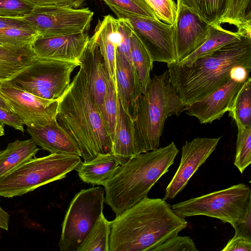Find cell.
<instances>
[{"mask_svg":"<svg viewBox=\"0 0 251 251\" xmlns=\"http://www.w3.org/2000/svg\"><path fill=\"white\" fill-rule=\"evenodd\" d=\"M187 224L165 200L147 197L111 222L109 251H153Z\"/></svg>","mask_w":251,"mask_h":251,"instance_id":"cell-1","label":"cell"},{"mask_svg":"<svg viewBox=\"0 0 251 251\" xmlns=\"http://www.w3.org/2000/svg\"><path fill=\"white\" fill-rule=\"evenodd\" d=\"M169 79L185 106L209 95L231 79L237 67L251 70V37L226 45L189 65L167 64Z\"/></svg>","mask_w":251,"mask_h":251,"instance_id":"cell-2","label":"cell"},{"mask_svg":"<svg viewBox=\"0 0 251 251\" xmlns=\"http://www.w3.org/2000/svg\"><path fill=\"white\" fill-rule=\"evenodd\" d=\"M56 119L77 144L84 161L112 153V140L80 67L59 99Z\"/></svg>","mask_w":251,"mask_h":251,"instance_id":"cell-3","label":"cell"},{"mask_svg":"<svg viewBox=\"0 0 251 251\" xmlns=\"http://www.w3.org/2000/svg\"><path fill=\"white\" fill-rule=\"evenodd\" d=\"M179 150L168 145L138 154L121 165L103 185L105 202L115 213H123L144 198L174 164Z\"/></svg>","mask_w":251,"mask_h":251,"instance_id":"cell-4","label":"cell"},{"mask_svg":"<svg viewBox=\"0 0 251 251\" xmlns=\"http://www.w3.org/2000/svg\"><path fill=\"white\" fill-rule=\"evenodd\" d=\"M131 107L138 154L157 149L167 118L185 111L167 70L151 79L144 93Z\"/></svg>","mask_w":251,"mask_h":251,"instance_id":"cell-5","label":"cell"},{"mask_svg":"<svg viewBox=\"0 0 251 251\" xmlns=\"http://www.w3.org/2000/svg\"><path fill=\"white\" fill-rule=\"evenodd\" d=\"M81 162L80 156L63 153L32 158L0 178V196H21L61 179Z\"/></svg>","mask_w":251,"mask_h":251,"instance_id":"cell-6","label":"cell"},{"mask_svg":"<svg viewBox=\"0 0 251 251\" xmlns=\"http://www.w3.org/2000/svg\"><path fill=\"white\" fill-rule=\"evenodd\" d=\"M251 190L243 183L213 192L172 206L178 216L203 215L220 220L232 226L242 221L251 207Z\"/></svg>","mask_w":251,"mask_h":251,"instance_id":"cell-7","label":"cell"},{"mask_svg":"<svg viewBox=\"0 0 251 251\" xmlns=\"http://www.w3.org/2000/svg\"><path fill=\"white\" fill-rule=\"evenodd\" d=\"M104 189H82L71 201L62 225L58 246L61 251H77L103 213Z\"/></svg>","mask_w":251,"mask_h":251,"instance_id":"cell-8","label":"cell"},{"mask_svg":"<svg viewBox=\"0 0 251 251\" xmlns=\"http://www.w3.org/2000/svg\"><path fill=\"white\" fill-rule=\"evenodd\" d=\"M77 62L36 59L9 80L22 90L48 100L59 99L71 83Z\"/></svg>","mask_w":251,"mask_h":251,"instance_id":"cell-9","label":"cell"},{"mask_svg":"<svg viewBox=\"0 0 251 251\" xmlns=\"http://www.w3.org/2000/svg\"><path fill=\"white\" fill-rule=\"evenodd\" d=\"M93 14L88 7L34 6L24 19L37 32L38 37H48L87 32Z\"/></svg>","mask_w":251,"mask_h":251,"instance_id":"cell-10","label":"cell"},{"mask_svg":"<svg viewBox=\"0 0 251 251\" xmlns=\"http://www.w3.org/2000/svg\"><path fill=\"white\" fill-rule=\"evenodd\" d=\"M0 94L26 127H43L56 118L59 99L50 100L38 97L9 80L1 83Z\"/></svg>","mask_w":251,"mask_h":251,"instance_id":"cell-11","label":"cell"},{"mask_svg":"<svg viewBox=\"0 0 251 251\" xmlns=\"http://www.w3.org/2000/svg\"><path fill=\"white\" fill-rule=\"evenodd\" d=\"M134 31L145 46L153 62L167 64L177 62L174 42V24L158 19L127 16Z\"/></svg>","mask_w":251,"mask_h":251,"instance_id":"cell-12","label":"cell"},{"mask_svg":"<svg viewBox=\"0 0 251 251\" xmlns=\"http://www.w3.org/2000/svg\"><path fill=\"white\" fill-rule=\"evenodd\" d=\"M221 138L198 137L185 141L179 165L165 189L163 200L174 198L185 188L191 177L215 150Z\"/></svg>","mask_w":251,"mask_h":251,"instance_id":"cell-13","label":"cell"},{"mask_svg":"<svg viewBox=\"0 0 251 251\" xmlns=\"http://www.w3.org/2000/svg\"><path fill=\"white\" fill-rule=\"evenodd\" d=\"M225 85L206 97L185 106L186 113L196 117L201 124H210L231 109L235 99L249 77L234 74ZM250 77V76H249Z\"/></svg>","mask_w":251,"mask_h":251,"instance_id":"cell-14","label":"cell"},{"mask_svg":"<svg viewBox=\"0 0 251 251\" xmlns=\"http://www.w3.org/2000/svg\"><path fill=\"white\" fill-rule=\"evenodd\" d=\"M174 25V42L177 62L185 58L203 43L213 26L182 5L177 6Z\"/></svg>","mask_w":251,"mask_h":251,"instance_id":"cell-15","label":"cell"},{"mask_svg":"<svg viewBox=\"0 0 251 251\" xmlns=\"http://www.w3.org/2000/svg\"><path fill=\"white\" fill-rule=\"evenodd\" d=\"M89 39L87 32L53 37H37L30 47L38 59L80 63Z\"/></svg>","mask_w":251,"mask_h":251,"instance_id":"cell-16","label":"cell"},{"mask_svg":"<svg viewBox=\"0 0 251 251\" xmlns=\"http://www.w3.org/2000/svg\"><path fill=\"white\" fill-rule=\"evenodd\" d=\"M79 62V66L85 73L91 93L100 111L109 75L97 43L93 37L90 38Z\"/></svg>","mask_w":251,"mask_h":251,"instance_id":"cell-17","label":"cell"},{"mask_svg":"<svg viewBox=\"0 0 251 251\" xmlns=\"http://www.w3.org/2000/svg\"><path fill=\"white\" fill-rule=\"evenodd\" d=\"M26 132L37 146L50 153L81 156L80 150L76 142L59 124L56 118L43 127H27Z\"/></svg>","mask_w":251,"mask_h":251,"instance_id":"cell-18","label":"cell"},{"mask_svg":"<svg viewBox=\"0 0 251 251\" xmlns=\"http://www.w3.org/2000/svg\"><path fill=\"white\" fill-rule=\"evenodd\" d=\"M118 34V19L108 15L98 21L92 37L98 45L106 71L116 89V49ZM117 91V89H116Z\"/></svg>","mask_w":251,"mask_h":251,"instance_id":"cell-19","label":"cell"},{"mask_svg":"<svg viewBox=\"0 0 251 251\" xmlns=\"http://www.w3.org/2000/svg\"><path fill=\"white\" fill-rule=\"evenodd\" d=\"M118 114L112 153L122 165L137 155L135 147L133 118L117 97Z\"/></svg>","mask_w":251,"mask_h":251,"instance_id":"cell-20","label":"cell"},{"mask_svg":"<svg viewBox=\"0 0 251 251\" xmlns=\"http://www.w3.org/2000/svg\"><path fill=\"white\" fill-rule=\"evenodd\" d=\"M116 81L117 97L124 109L129 108L142 94L139 78L132 62L116 51Z\"/></svg>","mask_w":251,"mask_h":251,"instance_id":"cell-21","label":"cell"},{"mask_svg":"<svg viewBox=\"0 0 251 251\" xmlns=\"http://www.w3.org/2000/svg\"><path fill=\"white\" fill-rule=\"evenodd\" d=\"M120 166L112 153L102 154L90 160L81 161L75 170L83 182L103 186Z\"/></svg>","mask_w":251,"mask_h":251,"instance_id":"cell-22","label":"cell"},{"mask_svg":"<svg viewBox=\"0 0 251 251\" xmlns=\"http://www.w3.org/2000/svg\"><path fill=\"white\" fill-rule=\"evenodd\" d=\"M35 59L30 45H0V84L9 80Z\"/></svg>","mask_w":251,"mask_h":251,"instance_id":"cell-23","label":"cell"},{"mask_svg":"<svg viewBox=\"0 0 251 251\" xmlns=\"http://www.w3.org/2000/svg\"><path fill=\"white\" fill-rule=\"evenodd\" d=\"M39 150L31 138L9 143L0 151V178L34 157Z\"/></svg>","mask_w":251,"mask_h":251,"instance_id":"cell-24","label":"cell"},{"mask_svg":"<svg viewBox=\"0 0 251 251\" xmlns=\"http://www.w3.org/2000/svg\"><path fill=\"white\" fill-rule=\"evenodd\" d=\"M243 36H248L238 30H228L222 27L221 25H213L208 37L203 43L193 52L177 63L189 65L201 57L211 53L226 45L240 40Z\"/></svg>","mask_w":251,"mask_h":251,"instance_id":"cell-25","label":"cell"},{"mask_svg":"<svg viewBox=\"0 0 251 251\" xmlns=\"http://www.w3.org/2000/svg\"><path fill=\"white\" fill-rule=\"evenodd\" d=\"M251 0H227L220 24L233 25L237 30L251 37Z\"/></svg>","mask_w":251,"mask_h":251,"instance_id":"cell-26","label":"cell"},{"mask_svg":"<svg viewBox=\"0 0 251 251\" xmlns=\"http://www.w3.org/2000/svg\"><path fill=\"white\" fill-rule=\"evenodd\" d=\"M130 50L131 62L137 73L143 94L151 79L150 72L153 62L133 29L130 36Z\"/></svg>","mask_w":251,"mask_h":251,"instance_id":"cell-27","label":"cell"},{"mask_svg":"<svg viewBox=\"0 0 251 251\" xmlns=\"http://www.w3.org/2000/svg\"><path fill=\"white\" fill-rule=\"evenodd\" d=\"M227 0H177V6H184L209 24L220 25Z\"/></svg>","mask_w":251,"mask_h":251,"instance_id":"cell-28","label":"cell"},{"mask_svg":"<svg viewBox=\"0 0 251 251\" xmlns=\"http://www.w3.org/2000/svg\"><path fill=\"white\" fill-rule=\"evenodd\" d=\"M111 222L102 213L77 251H109Z\"/></svg>","mask_w":251,"mask_h":251,"instance_id":"cell-29","label":"cell"},{"mask_svg":"<svg viewBox=\"0 0 251 251\" xmlns=\"http://www.w3.org/2000/svg\"><path fill=\"white\" fill-rule=\"evenodd\" d=\"M229 115L235 123L251 128V78L249 77L239 90Z\"/></svg>","mask_w":251,"mask_h":251,"instance_id":"cell-30","label":"cell"},{"mask_svg":"<svg viewBox=\"0 0 251 251\" xmlns=\"http://www.w3.org/2000/svg\"><path fill=\"white\" fill-rule=\"evenodd\" d=\"M118 18L135 16L157 19L145 0H102Z\"/></svg>","mask_w":251,"mask_h":251,"instance_id":"cell-31","label":"cell"},{"mask_svg":"<svg viewBox=\"0 0 251 251\" xmlns=\"http://www.w3.org/2000/svg\"><path fill=\"white\" fill-rule=\"evenodd\" d=\"M100 112L105 128L113 141L118 114L117 93L109 76L105 94Z\"/></svg>","mask_w":251,"mask_h":251,"instance_id":"cell-32","label":"cell"},{"mask_svg":"<svg viewBox=\"0 0 251 251\" xmlns=\"http://www.w3.org/2000/svg\"><path fill=\"white\" fill-rule=\"evenodd\" d=\"M236 125L238 132L234 164L242 174L251 163V128Z\"/></svg>","mask_w":251,"mask_h":251,"instance_id":"cell-33","label":"cell"},{"mask_svg":"<svg viewBox=\"0 0 251 251\" xmlns=\"http://www.w3.org/2000/svg\"><path fill=\"white\" fill-rule=\"evenodd\" d=\"M37 37L38 33L31 25L0 29V45H30Z\"/></svg>","mask_w":251,"mask_h":251,"instance_id":"cell-34","label":"cell"},{"mask_svg":"<svg viewBox=\"0 0 251 251\" xmlns=\"http://www.w3.org/2000/svg\"><path fill=\"white\" fill-rule=\"evenodd\" d=\"M153 10L157 19L167 24L175 21L177 4L173 0H145Z\"/></svg>","mask_w":251,"mask_h":251,"instance_id":"cell-35","label":"cell"},{"mask_svg":"<svg viewBox=\"0 0 251 251\" xmlns=\"http://www.w3.org/2000/svg\"><path fill=\"white\" fill-rule=\"evenodd\" d=\"M34 8L24 0H0V17L24 18Z\"/></svg>","mask_w":251,"mask_h":251,"instance_id":"cell-36","label":"cell"},{"mask_svg":"<svg viewBox=\"0 0 251 251\" xmlns=\"http://www.w3.org/2000/svg\"><path fill=\"white\" fill-rule=\"evenodd\" d=\"M153 251H199V250L190 237L177 235L154 249Z\"/></svg>","mask_w":251,"mask_h":251,"instance_id":"cell-37","label":"cell"},{"mask_svg":"<svg viewBox=\"0 0 251 251\" xmlns=\"http://www.w3.org/2000/svg\"><path fill=\"white\" fill-rule=\"evenodd\" d=\"M34 6H58L77 8L86 0H24Z\"/></svg>","mask_w":251,"mask_h":251,"instance_id":"cell-38","label":"cell"},{"mask_svg":"<svg viewBox=\"0 0 251 251\" xmlns=\"http://www.w3.org/2000/svg\"><path fill=\"white\" fill-rule=\"evenodd\" d=\"M222 251H251V239L245 237L233 236Z\"/></svg>","mask_w":251,"mask_h":251,"instance_id":"cell-39","label":"cell"},{"mask_svg":"<svg viewBox=\"0 0 251 251\" xmlns=\"http://www.w3.org/2000/svg\"><path fill=\"white\" fill-rule=\"evenodd\" d=\"M0 124L7 125L21 132L25 131L24 123L15 113H11L0 107Z\"/></svg>","mask_w":251,"mask_h":251,"instance_id":"cell-40","label":"cell"},{"mask_svg":"<svg viewBox=\"0 0 251 251\" xmlns=\"http://www.w3.org/2000/svg\"><path fill=\"white\" fill-rule=\"evenodd\" d=\"M251 208L249 209L245 218L235 224L232 227L235 229L233 236L245 237L251 239Z\"/></svg>","mask_w":251,"mask_h":251,"instance_id":"cell-41","label":"cell"},{"mask_svg":"<svg viewBox=\"0 0 251 251\" xmlns=\"http://www.w3.org/2000/svg\"><path fill=\"white\" fill-rule=\"evenodd\" d=\"M30 25L24 18L0 17V29Z\"/></svg>","mask_w":251,"mask_h":251,"instance_id":"cell-42","label":"cell"},{"mask_svg":"<svg viewBox=\"0 0 251 251\" xmlns=\"http://www.w3.org/2000/svg\"><path fill=\"white\" fill-rule=\"evenodd\" d=\"M9 220V214L0 206V228L8 230Z\"/></svg>","mask_w":251,"mask_h":251,"instance_id":"cell-43","label":"cell"},{"mask_svg":"<svg viewBox=\"0 0 251 251\" xmlns=\"http://www.w3.org/2000/svg\"><path fill=\"white\" fill-rule=\"evenodd\" d=\"M0 107L11 113H14L12 108L7 100L0 94Z\"/></svg>","mask_w":251,"mask_h":251,"instance_id":"cell-44","label":"cell"},{"mask_svg":"<svg viewBox=\"0 0 251 251\" xmlns=\"http://www.w3.org/2000/svg\"><path fill=\"white\" fill-rule=\"evenodd\" d=\"M3 126V124H0V137L5 134Z\"/></svg>","mask_w":251,"mask_h":251,"instance_id":"cell-45","label":"cell"}]
</instances>
